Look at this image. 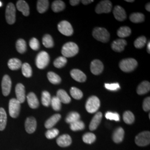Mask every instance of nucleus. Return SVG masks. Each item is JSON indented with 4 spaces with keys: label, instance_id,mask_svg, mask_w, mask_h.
Here are the masks:
<instances>
[{
    "label": "nucleus",
    "instance_id": "nucleus-23",
    "mask_svg": "<svg viewBox=\"0 0 150 150\" xmlns=\"http://www.w3.org/2000/svg\"><path fill=\"white\" fill-rule=\"evenodd\" d=\"M61 118V116L59 114H55L53 116H52L45 122V127L48 129L52 128L59 121Z\"/></svg>",
    "mask_w": 150,
    "mask_h": 150
},
{
    "label": "nucleus",
    "instance_id": "nucleus-48",
    "mask_svg": "<svg viewBox=\"0 0 150 150\" xmlns=\"http://www.w3.org/2000/svg\"><path fill=\"white\" fill-rule=\"evenodd\" d=\"M105 87L106 89L111 91H117L120 88V85L118 83H111V84L105 83Z\"/></svg>",
    "mask_w": 150,
    "mask_h": 150
},
{
    "label": "nucleus",
    "instance_id": "nucleus-33",
    "mask_svg": "<svg viewBox=\"0 0 150 150\" xmlns=\"http://www.w3.org/2000/svg\"><path fill=\"white\" fill-rule=\"evenodd\" d=\"M51 97L48 91H44L42 93L41 102L44 106L48 107L51 105Z\"/></svg>",
    "mask_w": 150,
    "mask_h": 150
},
{
    "label": "nucleus",
    "instance_id": "nucleus-12",
    "mask_svg": "<svg viewBox=\"0 0 150 150\" xmlns=\"http://www.w3.org/2000/svg\"><path fill=\"white\" fill-rule=\"evenodd\" d=\"M90 69L93 75H100L103 70V64L100 60L94 59L91 62Z\"/></svg>",
    "mask_w": 150,
    "mask_h": 150
},
{
    "label": "nucleus",
    "instance_id": "nucleus-51",
    "mask_svg": "<svg viewBox=\"0 0 150 150\" xmlns=\"http://www.w3.org/2000/svg\"><path fill=\"white\" fill-rule=\"evenodd\" d=\"M93 2V0H82L81 1V2L83 4V5H88V4H90L92 2Z\"/></svg>",
    "mask_w": 150,
    "mask_h": 150
},
{
    "label": "nucleus",
    "instance_id": "nucleus-38",
    "mask_svg": "<svg viewBox=\"0 0 150 150\" xmlns=\"http://www.w3.org/2000/svg\"><path fill=\"white\" fill-rule=\"evenodd\" d=\"M85 123L81 120H79L75 122L70 123V129L73 131L82 130L85 129Z\"/></svg>",
    "mask_w": 150,
    "mask_h": 150
},
{
    "label": "nucleus",
    "instance_id": "nucleus-5",
    "mask_svg": "<svg viewBox=\"0 0 150 150\" xmlns=\"http://www.w3.org/2000/svg\"><path fill=\"white\" fill-rule=\"evenodd\" d=\"M21 110V103L16 98H12L10 100L8 105V111L11 117L16 118L19 116Z\"/></svg>",
    "mask_w": 150,
    "mask_h": 150
},
{
    "label": "nucleus",
    "instance_id": "nucleus-55",
    "mask_svg": "<svg viewBox=\"0 0 150 150\" xmlns=\"http://www.w3.org/2000/svg\"><path fill=\"white\" fill-rule=\"evenodd\" d=\"M2 6V3H1V2H0V7Z\"/></svg>",
    "mask_w": 150,
    "mask_h": 150
},
{
    "label": "nucleus",
    "instance_id": "nucleus-17",
    "mask_svg": "<svg viewBox=\"0 0 150 150\" xmlns=\"http://www.w3.org/2000/svg\"><path fill=\"white\" fill-rule=\"evenodd\" d=\"M70 75L73 79L79 82H84L86 81V76L82 71L78 69H74L70 72Z\"/></svg>",
    "mask_w": 150,
    "mask_h": 150
},
{
    "label": "nucleus",
    "instance_id": "nucleus-22",
    "mask_svg": "<svg viewBox=\"0 0 150 150\" xmlns=\"http://www.w3.org/2000/svg\"><path fill=\"white\" fill-rule=\"evenodd\" d=\"M125 136V131L122 127H118L116 129L112 134L113 141L116 143L118 144L121 142L123 141Z\"/></svg>",
    "mask_w": 150,
    "mask_h": 150
},
{
    "label": "nucleus",
    "instance_id": "nucleus-28",
    "mask_svg": "<svg viewBox=\"0 0 150 150\" xmlns=\"http://www.w3.org/2000/svg\"><path fill=\"white\" fill-rule=\"evenodd\" d=\"M7 114L3 108H0V131L4 130L7 124Z\"/></svg>",
    "mask_w": 150,
    "mask_h": 150
},
{
    "label": "nucleus",
    "instance_id": "nucleus-40",
    "mask_svg": "<svg viewBox=\"0 0 150 150\" xmlns=\"http://www.w3.org/2000/svg\"><path fill=\"white\" fill-rule=\"evenodd\" d=\"M82 139L85 143L87 144H92L96 140V136L93 133L87 132L83 134Z\"/></svg>",
    "mask_w": 150,
    "mask_h": 150
},
{
    "label": "nucleus",
    "instance_id": "nucleus-10",
    "mask_svg": "<svg viewBox=\"0 0 150 150\" xmlns=\"http://www.w3.org/2000/svg\"><path fill=\"white\" fill-rule=\"evenodd\" d=\"M58 30L62 35L67 36H71L74 33V30L70 22L62 21L58 24Z\"/></svg>",
    "mask_w": 150,
    "mask_h": 150
},
{
    "label": "nucleus",
    "instance_id": "nucleus-46",
    "mask_svg": "<svg viewBox=\"0 0 150 150\" xmlns=\"http://www.w3.org/2000/svg\"><path fill=\"white\" fill-rule=\"evenodd\" d=\"M29 45L30 47L33 50L37 51L40 48V42L38 39L36 38H32L30 41Z\"/></svg>",
    "mask_w": 150,
    "mask_h": 150
},
{
    "label": "nucleus",
    "instance_id": "nucleus-36",
    "mask_svg": "<svg viewBox=\"0 0 150 150\" xmlns=\"http://www.w3.org/2000/svg\"><path fill=\"white\" fill-rule=\"evenodd\" d=\"M80 115L79 113L76 112H71L69 113L66 118V122L68 123L75 122L77 121L80 120Z\"/></svg>",
    "mask_w": 150,
    "mask_h": 150
},
{
    "label": "nucleus",
    "instance_id": "nucleus-29",
    "mask_svg": "<svg viewBox=\"0 0 150 150\" xmlns=\"http://www.w3.org/2000/svg\"><path fill=\"white\" fill-rule=\"evenodd\" d=\"M65 7L64 2L60 0H56L52 2L51 7L54 12H59L64 10Z\"/></svg>",
    "mask_w": 150,
    "mask_h": 150
},
{
    "label": "nucleus",
    "instance_id": "nucleus-47",
    "mask_svg": "<svg viewBox=\"0 0 150 150\" xmlns=\"http://www.w3.org/2000/svg\"><path fill=\"white\" fill-rule=\"evenodd\" d=\"M105 117L107 119L110 120H115L116 121H120V116L117 113L107 112L105 115Z\"/></svg>",
    "mask_w": 150,
    "mask_h": 150
},
{
    "label": "nucleus",
    "instance_id": "nucleus-52",
    "mask_svg": "<svg viewBox=\"0 0 150 150\" xmlns=\"http://www.w3.org/2000/svg\"><path fill=\"white\" fill-rule=\"evenodd\" d=\"M145 8H146V10H147V11H149V12H150V3H148L146 5V7H145Z\"/></svg>",
    "mask_w": 150,
    "mask_h": 150
},
{
    "label": "nucleus",
    "instance_id": "nucleus-37",
    "mask_svg": "<svg viewBox=\"0 0 150 150\" xmlns=\"http://www.w3.org/2000/svg\"><path fill=\"white\" fill-rule=\"evenodd\" d=\"M123 119L125 123L129 125L132 124L134 121V115L129 111H126L123 113Z\"/></svg>",
    "mask_w": 150,
    "mask_h": 150
},
{
    "label": "nucleus",
    "instance_id": "nucleus-34",
    "mask_svg": "<svg viewBox=\"0 0 150 150\" xmlns=\"http://www.w3.org/2000/svg\"><path fill=\"white\" fill-rule=\"evenodd\" d=\"M131 33V30L130 28L127 26L121 27L117 31V34L118 37L121 38H125L129 36Z\"/></svg>",
    "mask_w": 150,
    "mask_h": 150
},
{
    "label": "nucleus",
    "instance_id": "nucleus-54",
    "mask_svg": "<svg viewBox=\"0 0 150 150\" xmlns=\"http://www.w3.org/2000/svg\"><path fill=\"white\" fill-rule=\"evenodd\" d=\"M126 1L128 2H134V0H126Z\"/></svg>",
    "mask_w": 150,
    "mask_h": 150
},
{
    "label": "nucleus",
    "instance_id": "nucleus-15",
    "mask_svg": "<svg viewBox=\"0 0 150 150\" xmlns=\"http://www.w3.org/2000/svg\"><path fill=\"white\" fill-rule=\"evenodd\" d=\"M113 13L115 18L119 21H123L126 18V11L120 6H116L115 7Z\"/></svg>",
    "mask_w": 150,
    "mask_h": 150
},
{
    "label": "nucleus",
    "instance_id": "nucleus-41",
    "mask_svg": "<svg viewBox=\"0 0 150 150\" xmlns=\"http://www.w3.org/2000/svg\"><path fill=\"white\" fill-rule=\"evenodd\" d=\"M70 94L71 96L76 100H80L83 97V93L80 89L77 87H72L70 90Z\"/></svg>",
    "mask_w": 150,
    "mask_h": 150
},
{
    "label": "nucleus",
    "instance_id": "nucleus-27",
    "mask_svg": "<svg viewBox=\"0 0 150 150\" xmlns=\"http://www.w3.org/2000/svg\"><path fill=\"white\" fill-rule=\"evenodd\" d=\"M49 7L48 0H38L37 4V9L39 13H43L47 10Z\"/></svg>",
    "mask_w": 150,
    "mask_h": 150
},
{
    "label": "nucleus",
    "instance_id": "nucleus-18",
    "mask_svg": "<svg viewBox=\"0 0 150 150\" xmlns=\"http://www.w3.org/2000/svg\"><path fill=\"white\" fill-rule=\"evenodd\" d=\"M16 7L17 10L21 12L25 16H28L30 15V7L27 2L23 0H19L17 2Z\"/></svg>",
    "mask_w": 150,
    "mask_h": 150
},
{
    "label": "nucleus",
    "instance_id": "nucleus-21",
    "mask_svg": "<svg viewBox=\"0 0 150 150\" xmlns=\"http://www.w3.org/2000/svg\"><path fill=\"white\" fill-rule=\"evenodd\" d=\"M27 100L29 106L32 109H36L39 106L40 103L38 97L33 92H30L28 94Z\"/></svg>",
    "mask_w": 150,
    "mask_h": 150
},
{
    "label": "nucleus",
    "instance_id": "nucleus-49",
    "mask_svg": "<svg viewBox=\"0 0 150 150\" xmlns=\"http://www.w3.org/2000/svg\"><path fill=\"white\" fill-rule=\"evenodd\" d=\"M142 107L144 110L146 112L149 111L150 110V97H148L146 98L144 102H143V105Z\"/></svg>",
    "mask_w": 150,
    "mask_h": 150
},
{
    "label": "nucleus",
    "instance_id": "nucleus-2",
    "mask_svg": "<svg viewBox=\"0 0 150 150\" xmlns=\"http://www.w3.org/2000/svg\"><path fill=\"white\" fill-rule=\"evenodd\" d=\"M92 35L97 41L103 43L107 42L110 40V33L107 30L102 27H96L94 28Z\"/></svg>",
    "mask_w": 150,
    "mask_h": 150
},
{
    "label": "nucleus",
    "instance_id": "nucleus-6",
    "mask_svg": "<svg viewBox=\"0 0 150 150\" xmlns=\"http://www.w3.org/2000/svg\"><path fill=\"white\" fill-rule=\"evenodd\" d=\"M50 62V56L46 51H41L38 54L36 59V64L39 69H43Z\"/></svg>",
    "mask_w": 150,
    "mask_h": 150
},
{
    "label": "nucleus",
    "instance_id": "nucleus-1",
    "mask_svg": "<svg viewBox=\"0 0 150 150\" xmlns=\"http://www.w3.org/2000/svg\"><path fill=\"white\" fill-rule=\"evenodd\" d=\"M79 51V48L77 44L69 42L65 43L63 46L61 53L64 57H72L78 54Z\"/></svg>",
    "mask_w": 150,
    "mask_h": 150
},
{
    "label": "nucleus",
    "instance_id": "nucleus-8",
    "mask_svg": "<svg viewBox=\"0 0 150 150\" xmlns=\"http://www.w3.org/2000/svg\"><path fill=\"white\" fill-rule=\"evenodd\" d=\"M135 143L139 146L144 147L149 145L150 143V132L144 131L137 134L135 137Z\"/></svg>",
    "mask_w": 150,
    "mask_h": 150
},
{
    "label": "nucleus",
    "instance_id": "nucleus-20",
    "mask_svg": "<svg viewBox=\"0 0 150 150\" xmlns=\"http://www.w3.org/2000/svg\"><path fill=\"white\" fill-rule=\"evenodd\" d=\"M102 118V113L101 112H98L95 114L89 125V129L91 131H94L98 127L101 121Z\"/></svg>",
    "mask_w": 150,
    "mask_h": 150
},
{
    "label": "nucleus",
    "instance_id": "nucleus-30",
    "mask_svg": "<svg viewBox=\"0 0 150 150\" xmlns=\"http://www.w3.org/2000/svg\"><path fill=\"white\" fill-rule=\"evenodd\" d=\"M16 47L17 51L20 54H23L27 50V45L23 39H18L16 42Z\"/></svg>",
    "mask_w": 150,
    "mask_h": 150
},
{
    "label": "nucleus",
    "instance_id": "nucleus-24",
    "mask_svg": "<svg viewBox=\"0 0 150 150\" xmlns=\"http://www.w3.org/2000/svg\"><path fill=\"white\" fill-rule=\"evenodd\" d=\"M150 82L145 81L142 82L137 87V93L139 95H142L147 93L148 92L150 91Z\"/></svg>",
    "mask_w": 150,
    "mask_h": 150
},
{
    "label": "nucleus",
    "instance_id": "nucleus-39",
    "mask_svg": "<svg viewBox=\"0 0 150 150\" xmlns=\"http://www.w3.org/2000/svg\"><path fill=\"white\" fill-rule=\"evenodd\" d=\"M21 69L22 74L25 77L29 78L32 76V69H31V67L30 66V65L28 63H25V64H22Z\"/></svg>",
    "mask_w": 150,
    "mask_h": 150
},
{
    "label": "nucleus",
    "instance_id": "nucleus-31",
    "mask_svg": "<svg viewBox=\"0 0 150 150\" xmlns=\"http://www.w3.org/2000/svg\"><path fill=\"white\" fill-rule=\"evenodd\" d=\"M129 20L133 23H140L144 21L145 15L139 12L133 13L129 16Z\"/></svg>",
    "mask_w": 150,
    "mask_h": 150
},
{
    "label": "nucleus",
    "instance_id": "nucleus-19",
    "mask_svg": "<svg viewBox=\"0 0 150 150\" xmlns=\"http://www.w3.org/2000/svg\"><path fill=\"white\" fill-rule=\"evenodd\" d=\"M56 142L57 145L60 147H66L71 145L72 143V139L70 135L67 134H62L57 139Z\"/></svg>",
    "mask_w": 150,
    "mask_h": 150
},
{
    "label": "nucleus",
    "instance_id": "nucleus-16",
    "mask_svg": "<svg viewBox=\"0 0 150 150\" xmlns=\"http://www.w3.org/2000/svg\"><path fill=\"white\" fill-rule=\"evenodd\" d=\"M127 45V42L123 39H117L113 42L111 48L115 52H121L123 51L125 46Z\"/></svg>",
    "mask_w": 150,
    "mask_h": 150
},
{
    "label": "nucleus",
    "instance_id": "nucleus-43",
    "mask_svg": "<svg viewBox=\"0 0 150 150\" xmlns=\"http://www.w3.org/2000/svg\"><path fill=\"white\" fill-rule=\"evenodd\" d=\"M51 105L52 108L56 111H59L61 108V102L56 96H54L51 98Z\"/></svg>",
    "mask_w": 150,
    "mask_h": 150
},
{
    "label": "nucleus",
    "instance_id": "nucleus-32",
    "mask_svg": "<svg viewBox=\"0 0 150 150\" xmlns=\"http://www.w3.org/2000/svg\"><path fill=\"white\" fill-rule=\"evenodd\" d=\"M47 78L49 81L54 85L59 84L61 82V79L59 76L53 72H49L47 74Z\"/></svg>",
    "mask_w": 150,
    "mask_h": 150
},
{
    "label": "nucleus",
    "instance_id": "nucleus-53",
    "mask_svg": "<svg viewBox=\"0 0 150 150\" xmlns=\"http://www.w3.org/2000/svg\"><path fill=\"white\" fill-rule=\"evenodd\" d=\"M147 52L149 54L150 53V42L149 41V43L147 44Z\"/></svg>",
    "mask_w": 150,
    "mask_h": 150
},
{
    "label": "nucleus",
    "instance_id": "nucleus-44",
    "mask_svg": "<svg viewBox=\"0 0 150 150\" xmlns=\"http://www.w3.org/2000/svg\"><path fill=\"white\" fill-rule=\"evenodd\" d=\"M147 42V39L145 36H141L137 38L134 42V46L137 48H143Z\"/></svg>",
    "mask_w": 150,
    "mask_h": 150
},
{
    "label": "nucleus",
    "instance_id": "nucleus-35",
    "mask_svg": "<svg viewBox=\"0 0 150 150\" xmlns=\"http://www.w3.org/2000/svg\"><path fill=\"white\" fill-rule=\"evenodd\" d=\"M42 43L45 47L52 48L54 46V40L51 35L46 34L43 37Z\"/></svg>",
    "mask_w": 150,
    "mask_h": 150
},
{
    "label": "nucleus",
    "instance_id": "nucleus-42",
    "mask_svg": "<svg viewBox=\"0 0 150 150\" xmlns=\"http://www.w3.org/2000/svg\"><path fill=\"white\" fill-rule=\"evenodd\" d=\"M67 59L64 56H61L54 60V66L56 68L61 69L65 66L67 63Z\"/></svg>",
    "mask_w": 150,
    "mask_h": 150
},
{
    "label": "nucleus",
    "instance_id": "nucleus-11",
    "mask_svg": "<svg viewBox=\"0 0 150 150\" xmlns=\"http://www.w3.org/2000/svg\"><path fill=\"white\" fill-rule=\"evenodd\" d=\"M1 86L4 96H7L11 92L12 86V81L8 75H5L3 77Z\"/></svg>",
    "mask_w": 150,
    "mask_h": 150
},
{
    "label": "nucleus",
    "instance_id": "nucleus-7",
    "mask_svg": "<svg viewBox=\"0 0 150 150\" xmlns=\"http://www.w3.org/2000/svg\"><path fill=\"white\" fill-rule=\"evenodd\" d=\"M6 19L9 25H13L16 21V8L12 3H9L6 9Z\"/></svg>",
    "mask_w": 150,
    "mask_h": 150
},
{
    "label": "nucleus",
    "instance_id": "nucleus-4",
    "mask_svg": "<svg viewBox=\"0 0 150 150\" xmlns=\"http://www.w3.org/2000/svg\"><path fill=\"white\" fill-rule=\"evenodd\" d=\"M100 107V101L99 98L95 96H92L88 98L85 105L87 111L90 113L97 112Z\"/></svg>",
    "mask_w": 150,
    "mask_h": 150
},
{
    "label": "nucleus",
    "instance_id": "nucleus-9",
    "mask_svg": "<svg viewBox=\"0 0 150 150\" xmlns=\"http://www.w3.org/2000/svg\"><path fill=\"white\" fill-rule=\"evenodd\" d=\"M112 3L108 0H104L101 1L97 5L95 8V11L97 13L100 14L103 13H109L112 10Z\"/></svg>",
    "mask_w": 150,
    "mask_h": 150
},
{
    "label": "nucleus",
    "instance_id": "nucleus-13",
    "mask_svg": "<svg viewBox=\"0 0 150 150\" xmlns=\"http://www.w3.org/2000/svg\"><path fill=\"white\" fill-rule=\"evenodd\" d=\"M25 129L28 134L33 133L37 127V122L35 117H30L26 118L25 121Z\"/></svg>",
    "mask_w": 150,
    "mask_h": 150
},
{
    "label": "nucleus",
    "instance_id": "nucleus-45",
    "mask_svg": "<svg viewBox=\"0 0 150 150\" xmlns=\"http://www.w3.org/2000/svg\"><path fill=\"white\" fill-rule=\"evenodd\" d=\"M59 134V130L57 129H51L47 130L45 134L46 137L48 139H52Z\"/></svg>",
    "mask_w": 150,
    "mask_h": 150
},
{
    "label": "nucleus",
    "instance_id": "nucleus-26",
    "mask_svg": "<svg viewBox=\"0 0 150 150\" xmlns=\"http://www.w3.org/2000/svg\"><path fill=\"white\" fill-rule=\"evenodd\" d=\"M22 65L21 60L16 58L11 59L8 62V67L11 70H18L21 67Z\"/></svg>",
    "mask_w": 150,
    "mask_h": 150
},
{
    "label": "nucleus",
    "instance_id": "nucleus-14",
    "mask_svg": "<svg viewBox=\"0 0 150 150\" xmlns=\"http://www.w3.org/2000/svg\"><path fill=\"white\" fill-rule=\"evenodd\" d=\"M15 92H16L17 100L21 103L25 102L26 100V95H25V88L23 85L22 83H18L15 87Z\"/></svg>",
    "mask_w": 150,
    "mask_h": 150
},
{
    "label": "nucleus",
    "instance_id": "nucleus-3",
    "mask_svg": "<svg viewBox=\"0 0 150 150\" xmlns=\"http://www.w3.org/2000/svg\"><path fill=\"white\" fill-rule=\"evenodd\" d=\"M138 63L136 59H122L119 64L120 69L125 72H130L136 68Z\"/></svg>",
    "mask_w": 150,
    "mask_h": 150
},
{
    "label": "nucleus",
    "instance_id": "nucleus-50",
    "mask_svg": "<svg viewBox=\"0 0 150 150\" xmlns=\"http://www.w3.org/2000/svg\"><path fill=\"white\" fill-rule=\"evenodd\" d=\"M80 2V1L79 0H70V4L72 6H76Z\"/></svg>",
    "mask_w": 150,
    "mask_h": 150
},
{
    "label": "nucleus",
    "instance_id": "nucleus-25",
    "mask_svg": "<svg viewBox=\"0 0 150 150\" xmlns=\"http://www.w3.org/2000/svg\"><path fill=\"white\" fill-rule=\"evenodd\" d=\"M56 97L59 99L61 102L64 103V104L69 103L71 101L70 97L69 96L67 93L64 90L61 89L57 91Z\"/></svg>",
    "mask_w": 150,
    "mask_h": 150
}]
</instances>
